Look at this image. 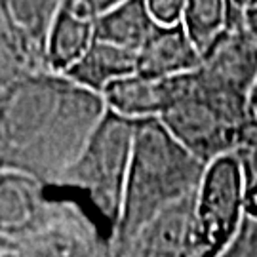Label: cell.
Listing matches in <instances>:
<instances>
[{"label": "cell", "mask_w": 257, "mask_h": 257, "mask_svg": "<svg viewBox=\"0 0 257 257\" xmlns=\"http://www.w3.org/2000/svg\"><path fill=\"white\" fill-rule=\"evenodd\" d=\"M196 74L217 99L248 114L249 95L257 82V40L246 25V2L229 0L227 31L202 55Z\"/></svg>", "instance_id": "8"}, {"label": "cell", "mask_w": 257, "mask_h": 257, "mask_svg": "<svg viewBox=\"0 0 257 257\" xmlns=\"http://www.w3.org/2000/svg\"><path fill=\"white\" fill-rule=\"evenodd\" d=\"M61 2L4 0L0 4V88L25 76L52 73L48 40Z\"/></svg>", "instance_id": "7"}, {"label": "cell", "mask_w": 257, "mask_h": 257, "mask_svg": "<svg viewBox=\"0 0 257 257\" xmlns=\"http://www.w3.org/2000/svg\"><path fill=\"white\" fill-rule=\"evenodd\" d=\"M155 29L147 0H124L95 23V40L138 54Z\"/></svg>", "instance_id": "14"}, {"label": "cell", "mask_w": 257, "mask_h": 257, "mask_svg": "<svg viewBox=\"0 0 257 257\" xmlns=\"http://www.w3.org/2000/svg\"><path fill=\"white\" fill-rule=\"evenodd\" d=\"M158 120L204 164L236 153L248 128V114L208 92L196 73L177 76L174 101Z\"/></svg>", "instance_id": "5"}, {"label": "cell", "mask_w": 257, "mask_h": 257, "mask_svg": "<svg viewBox=\"0 0 257 257\" xmlns=\"http://www.w3.org/2000/svg\"><path fill=\"white\" fill-rule=\"evenodd\" d=\"M136 120L107 110L88 147L55 185L99 221L109 238L120 223L134 155Z\"/></svg>", "instance_id": "3"}, {"label": "cell", "mask_w": 257, "mask_h": 257, "mask_svg": "<svg viewBox=\"0 0 257 257\" xmlns=\"http://www.w3.org/2000/svg\"><path fill=\"white\" fill-rule=\"evenodd\" d=\"M202 55L187 37L183 25L158 27L138 52V73L143 78L164 80L196 73Z\"/></svg>", "instance_id": "10"}, {"label": "cell", "mask_w": 257, "mask_h": 257, "mask_svg": "<svg viewBox=\"0 0 257 257\" xmlns=\"http://www.w3.org/2000/svg\"><path fill=\"white\" fill-rule=\"evenodd\" d=\"M99 257H116V253H114V251H112V248H110V242L107 244V248L103 249V253Z\"/></svg>", "instance_id": "23"}, {"label": "cell", "mask_w": 257, "mask_h": 257, "mask_svg": "<svg viewBox=\"0 0 257 257\" xmlns=\"http://www.w3.org/2000/svg\"><path fill=\"white\" fill-rule=\"evenodd\" d=\"M103 95L40 73L0 88V172L55 185L80 158L107 114Z\"/></svg>", "instance_id": "1"}, {"label": "cell", "mask_w": 257, "mask_h": 257, "mask_svg": "<svg viewBox=\"0 0 257 257\" xmlns=\"http://www.w3.org/2000/svg\"><path fill=\"white\" fill-rule=\"evenodd\" d=\"M110 242L99 221L71 194L48 185L37 215L0 234V257H99Z\"/></svg>", "instance_id": "4"}, {"label": "cell", "mask_w": 257, "mask_h": 257, "mask_svg": "<svg viewBox=\"0 0 257 257\" xmlns=\"http://www.w3.org/2000/svg\"><path fill=\"white\" fill-rule=\"evenodd\" d=\"M248 128L257 130V82L253 86V90H251L248 103Z\"/></svg>", "instance_id": "22"}, {"label": "cell", "mask_w": 257, "mask_h": 257, "mask_svg": "<svg viewBox=\"0 0 257 257\" xmlns=\"http://www.w3.org/2000/svg\"><path fill=\"white\" fill-rule=\"evenodd\" d=\"M225 257H257V223L246 221L240 236Z\"/></svg>", "instance_id": "18"}, {"label": "cell", "mask_w": 257, "mask_h": 257, "mask_svg": "<svg viewBox=\"0 0 257 257\" xmlns=\"http://www.w3.org/2000/svg\"><path fill=\"white\" fill-rule=\"evenodd\" d=\"M95 42V23L80 18L61 2L48 40V69L55 74H67L82 59Z\"/></svg>", "instance_id": "13"}, {"label": "cell", "mask_w": 257, "mask_h": 257, "mask_svg": "<svg viewBox=\"0 0 257 257\" xmlns=\"http://www.w3.org/2000/svg\"><path fill=\"white\" fill-rule=\"evenodd\" d=\"M187 37L204 55L229 25V0H187L183 14Z\"/></svg>", "instance_id": "16"}, {"label": "cell", "mask_w": 257, "mask_h": 257, "mask_svg": "<svg viewBox=\"0 0 257 257\" xmlns=\"http://www.w3.org/2000/svg\"><path fill=\"white\" fill-rule=\"evenodd\" d=\"M116 257H202L194 229V196L162 211L126 246H112Z\"/></svg>", "instance_id": "9"}, {"label": "cell", "mask_w": 257, "mask_h": 257, "mask_svg": "<svg viewBox=\"0 0 257 257\" xmlns=\"http://www.w3.org/2000/svg\"><path fill=\"white\" fill-rule=\"evenodd\" d=\"M187 0H147L151 18L158 27L181 25Z\"/></svg>", "instance_id": "17"}, {"label": "cell", "mask_w": 257, "mask_h": 257, "mask_svg": "<svg viewBox=\"0 0 257 257\" xmlns=\"http://www.w3.org/2000/svg\"><path fill=\"white\" fill-rule=\"evenodd\" d=\"M206 168L158 118L138 120L124 208L110 244L126 246L162 211L194 196Z\"/></svg>", "instance_id": "2"}, {"label": "cell", "mask_w": 257, "mask_h": 257, "mask_svg": "<svg viewBox=\"0 0 257 257\" xmlns=\"http://www.w3.org/2000/svg\"><path fill=\"white\" fill-rule=\"evenodd\" d=\"M246 25L257 40V0H246Z\"/></svg>", "instance_id": "21"}, {"label": "cell", "mask_w": 257, "mask_h": 257, "mask_svg": "<svg viewBox=\"0 0 257 257\" xmlns=\"http://www.w3.org/2000/svg\"><path fill=\"white\" fill-rule=\"evenodd\" d=\"M244 211H246V221L257 223V177L248 174L244 189Z\"/></svg>", "instance_id": "20"}, {"label": "cell", "mask_w": 257, "mask_h": 257, "mask_svg": "<svg viewBox=\"0 0 257 257\" xmlns=\"http://www.w3.org/2000/svg\"><path fill=\"white\" fill-rule=\"evenodd\" d=\"M177 90V76L164 80H151L132 74L112 82L103 92L107 109L130 120L160 118L172 105Z\"/></svg>", "instance_id": "11"}, {"label": "cell", "mask_w": 257, "mask_h": 257, "mask_svg": "<svg viewBox=\"0 0 257 257\" xmlns=\"http://www.w3.org/2000/svg\"><path fill=\"white\" fill-rule=\"evenodd\" d=\"M246 170L238 153L225 155L206 168L194 194V229L202 257H225L246 225Z\"/></svg>", "instance_id": "6"}, {"label": "cell", "mask_w": 257, "mask_h": 257, "mask_svg": "<svg viewBox=\"0 0 257 257\" xmlns=\"http://www.w3.org/2000/svg\"><path fill=\"white\" fill-rule=\"evenodd\" d=\"M48 194V185L23 174L0 172V234L23 229L37 215Z\"/></svg>", "instance_id": "15"}, {"label": "cell", "mask_w": 257, "mask_h": 257, "mask_svg": "<svg viewBox=\"0 0 257 257\" xmlns=\"http://www.w3.org/2000/svg\"><path fill=\"white\" fill-rule=\"evenodd\" d=\"M248 175L257 177V130L246 128L242 145L236 151Z\"/></svg>", "instance_id": "19"}, {"label": "cell", "mask_w": 257, "mask_h": 257, "mask_svg": "<svg viewBox=\"0 0 257 257\" xmlns=\"http://www.w3.org/2000/svg\"><path fill=\"white\" fill-rule=\"evenodd\" d=\"M138 73V54L95 40L82 59L65 74L69 80L103 95L112 82Z\"/></svg>", "instance_id": "12"}]
</instances>
